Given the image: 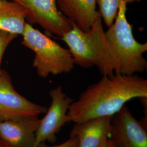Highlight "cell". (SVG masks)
I'll list each match as a JSON object with an SVG mask.
<instances>
[{"mask_svg": "<svg viewBox=\"0 0 147 147\" xmlns=\"http://www.w3.org/2000/svg\"><path fill=\"white\" fill-rule=\"evenodd\" d=\"M26 24V14L20 5L11 0H0V31L21 36Z\"/></svg>", "mask_w": 147, "mask_h": 147, "instance_id": "12", "label": "cell"}, {"mask_svg": "<svg viewBox=\"0 0 147 147\" xmlns=\"http://www.w3.org/2000/svg\"><path fill=\"white\" fill-rule=\"evenodd\" d=\"M58 10L83 31H88L100 14L96 0H56Z\"/></svg>", "mask_w": 147, "mask_h": 147, "instance_id": "11", "label": "cell"}, {"mask_svg": "<svg viewBox=\"0 0 147 147\" xmlns=\"http://www.w3.org/2000/svg\"><path fill=\"white\" fill-rule=\"evenodd\" d=\"M141 0H96L99 13L102 21L107 27L110 26L116 19L119 7L121 3L126 5L139 2Z\"/></svg>", "mask_w": 147, "mask_h": 147, "instance_id": "13", "label": "cell"}, {"mask_svg": "<svg viewBox=\"0 0 147 147\" xmlns=\"http://www.w3.org/2000/svg\"><path fill=\"white\" fill-rule=\"evenodd\" d=\"M110 137L117 147H147V125L136 119L124 105L112 117Z\"/></svg>", "mask_w": 147, "mask_h": 147, "instance_id": "8", "label": "cell"}, {"mask_svg": "<svg viewBox=\"0 0 147 147\" xmlns=\"http://www.w3.org/2000/svg\"><path fill=\"white\" fill-rule=\"evenodd\" d=\"M112 117H99L75 123L70 136L78 137L79 147H101L110 137Z\"/></svg>", "mask_w": 147, "mask_h": 147, "instance_id": "10", "label": "cell"}, {"mask_svg": "<svg viewBox=\"0 0 147 147\" xmlns=\"http://www.w3.org/2000/svg\"><path fill=\"white\" fill-rule=\"evenodd\" d=\"M21 6L27 23L37 24L49 34L62 38L73 27V23L58 10L56 0H11Z\"/></svg>", "mask_w": 147, "mask_h": 147, "instance_id": "5", "label": "cell"}, {"mask_svg": "<svg viewBox=\"0 0 147 147\" xmlns=\"http://www.w3.org/2000/svg\"><path fill=\"white\" fill-rule=\"evenodd\" d=\"M21 36V44L34 53L33 67L39 77L46 78L50 75L69 73L73 70L75 63L69 49L27 22Z\"/></svg>", "mask_w": 147, "mask_h": 147, "instance_id": "4", "label": "cell"}, {"mask_svg": "<svg viewBox=\"0 0 147 147\" xmlns=\"http://www.w3.org/2000/svg\"><path fill=\"white\" fill-rule=\"evenodd\" d=\"M101 147H117L110 138H107L102 143Z\"/></svg>", "mask_w": 147, "mask_h": 147, "instance_id": "16", "label": "cell"}, {"mask_svg": "<svg viewBox=\"0 0 147 147\" xmlns=\"http://www.w3.org/2000/svg\"><path fill=\"white\" fill-rule=\"evenodd\" d=\"M38 147H79V141L78 137L70 136V138L67 141L60 144L48 146L45 143H42L40 144Z\"/></svg>", "mask_w": 147, "mask_h": 147, "instance_id": "15", "label": "cell"}, {"mask_svg": "<svg viewBox=\"0 0 147 147\" xmlns=\"http://www.w3.org/2000/svg\"><path fill=\"white\" fill-rule=\"evenodd\" d=\"M40 121L30 116L0 121V143L5 147H33Z\"/></svg>", "mask_w": 147, "mask_h": 147, "instance_id": "9", "label": "cell"}, {"mask_svg": "<svg viewBox=\"0 0 147 147\" xmlns=\"http://www.w3.org/2000/svg\"><path fill=\"white\" fill-rule=\"evenodd\" d=\"M127 5L121 3L113 23L108 27L105 35L119 64V74L132 75L146 70L147 62L143 54L147 51V42L135 39L132 25L126 18Z\"/></svg>", "mask_w": 147, "mask_h": 147, "instance_id": "3", "label": "cell"}, {"mask_svg": "<svg viewBox=\"0 0 147 147\" xmlns=\"http://www.w3.org/2000/svg\"><path fill=\"white\" fill-rule=\"evenodd\" d=\"M49 95L51 99V105L47 109L45 116L40 121L33 147H38L46 141L55 142L56 134L69 122V109L74 99L63 92L61 86L51 89Z\"/></svg>", "mask_w": 147, "mask_h": 147, "instance_id": "6", "label": "cell"}, {"mask_svg": "<svg viewBox=\"0 0 147 147\" xmlns=\"http://www.w3.org/2000/svg\"><path fill=\"white\" fill-rule=\"evenodd\" d=\"M47 110L46 107L32 102L17 92L11 76L3 70L0 75V121L38 116Z\"/></svg>", "mask_w": 147, "mask_h": 147, "instance_id": "7", "label": "cell"}, {"mask_svg": "<svg viewBox=\"0 0 147 147\" xmlns=\"http://www.w3.org/2000/svg\"><path fill=\"white\" fill-rule=\"evenodd\" d=\"M147 98V80L136 74L104 75L89 86L69 109V122H82L95 118L112 117L129 101Z\"/></svg>", "mask_w": 147, "mask_h": 147, "instance_id": "1", "label": "cell"}, {"mask_svg": "<svg viewBox=\"0 0 147 147\" xmlns=\"http://www.w3.org/2000/svg\"><path fill=\"white\" fill-rule=\"evenodd\" d=\"M0 147H4V146H3V145H2V144H1V143H0Z\"/></svg>", "mask_w": 147, "mask_h": 147, "instance_id": "17", "label": "cell"}, {"mask_svg": "<svg viewBox=\"0 0 147 147\" xmlns=\"http://www.w3.org/2000/svg\"><path fill=\"white\" fill-rule=\"evenodd\" d=\"M68 47L75 65L83 68L96 66L103 76L119 74V64L105 35L100 14L87 31L73 23L72 28L61 38Z\"/></svg>", "mask_w": 147, "mask_h": 147, "instance_id": "2", "label": "cell"}, {"mask_svg": "<svg viewBox=\"0 0 147 147\" xmlns=\"http://www.w3.org/2000/svg\"><path fill=\"white\" fill-rule=\"evenodd\" d=\"M18 36L5 31H0V75L3 70L1 69V62L5 50Z\"/></svg>", "mask_w": 147, "mask_h": 147, "instance_id": "14", "label": "cell"}]
</instances>
